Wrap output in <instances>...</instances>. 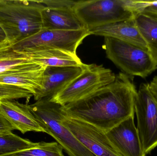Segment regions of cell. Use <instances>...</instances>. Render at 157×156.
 Returning <instances> with one entry per match:
<instances>
[{
  "label": "cell",
  "mask_w": 157,
  "mask_h": 156,
  "mask_svg": "<svg viewBox=\"0 0 157 156\" xmlns=\"http://www.w3.org/2000/svg\"><path fill=\"white\" fill-rule=\"evenodd\" d=\"M86 29L76 31H60L42 29L38 33L13 45L20 52L30 49H61L76 54L78 46L90 35Z\"/></svg>",
  "instance_id": "cell-8"
},
{
  "label": "cell",
  "mask_w": 157,
  "mask_h": 156,
  "mask_svg": "<svg viewBox=\"0 0 157 156\" xmlns=\"http://www.w3.org/2000/svg\"><path fill=\"white\" fill-rule=\"evenodd\" d=\"M135 111L138 135L146 155L157 147V100L149 83L140 85L136 97Z\"/></svg>",
  "instance_id": "cell-7"
},
{
  "label": "cell",
  "mask_w": 157,
  "mask_h": 156,
  "mask_svg": "<svg viewBox=\"0 0 157 156\" xmlns=\"http://www.w3.org/2000/svg\"><path fill=\"white\" fill-rule=\"evenodd\" d=\"M106 56L124 73L145 78L157 69L148 50L113 38L104 37Z\"/></svg>",
  "instance_id": "cell-4"
},
{
  "label": "cell",
  "mask_w": 157,
  "mask_h": 156,
  "mask_svg": "<svg viewBox=\"0 0 157 156\" xmlns=\"http://www.w3.org/2000/svg\"><path fill=\"white\" fill-rule=\"evenodd\" d=\"M134 21L157 66V18L140 13L135 16Z\"/></svg>",
  "instance_id": "cell-17"
},
{
  "label": "cell",
  "mask_w": 157,
  "mask_h": 156,
  "mask_svg": "<svg viewBox=\"0 0 157 156\" xmlns=\"http://www.w3.org/2000/svg\"><path fill=\"white\" fill-rule=\"evenodd\" d=\"M37 143L22 138L12 132L0 133V156L29 149L36 146Z\"/></svg>",
  "instance_id": "cell-18"
},
{
  "label": "cell",
  "mask_w": 157,
  "mask_h": 156,
  "mask_svg": "<svg viewBox=\"0 0 157 156\" xmlns=\"http://www.w3.org/2000/svg\"><path fill=\"white\" fill-rule=\"evenodd\" d=\"M45 5L36 0H0V26L14 45L43 29Z\"/></svg>",
  "instance_id": "cell-2"
},
{
  "label": "cell",
  "mask_w": 157,
  "mask_h": 156,
  "mask_svg": "<svg viewBox=\"0 0 157 156\" xmlns=\"http://www.w3.org/2000/svg\"><path fill=\"white\" fill-rule=\"evenodd\" d=\"M134 119L131 116L106 133L121 156H146Z\"/></svg>",
  "instance_id": "cell-11"
},
{
  "label": "cell",
  "mask_w": 157,
  "mask_h": 156,
  "mask_svg": "<svg viewBox=\"0 0 157 156\" xmlns=\"http://www.w3.org/2000/svg\"><path fill=\"white\" fill-rule=\"evenodd\" d=\"M83 65L47 67L44 73L43 89L34 97L35 100H51L81 74Z\"/></svg>",
  "instance_id": "cell-12"
},
{
  "label": "cell",
  "mask_w": 157,
  "mask_h": 156,
  "mask_svg": "<svg viewBox=\"0 0 157 156\" xmlns=\"http://www.w3.org/2000/svg\"><path fill=\"white\" fill-rule=\"evenodd\" d=\"M0 113L14 130H18L22 133L30 132L45 133L28 104L20 103L15 100H2Z\"/></svg>",
  "instance_id": "cell-13"
},
{
  "label": "cell",
  "mask_w": 157,
  "mask_h": 156,
  "mask_svg": "<svg viewBox=\"0 0 157 156\" xmlns=\"http://www.w3.org/2000/svg\"><path fill=\"white\" fill-rule=\"evenodd\" d=\"M74 6L48 7L45 6L41 13L43 29L60 31L86 29L76 16Z\"/></svg>",
  "instance_id": "cell-14"
},
{
  "label": "cell",
  "mask_w": 157,
  "mask_h": 156,
  "mask_svg": "<svg viewBox=\"0 0 157 156\" xmlns=\"http://www.w3.org/2000/svg\"><path fill=\"white\" fill-rule=\"evenodd\" d=\"M82 69L81 74L51 101L64 106L87 97L116 78L112 71L102 65L84 64Z\"/></svg>",
  "instance_id": "cell-6"
},
{
  "label": "cell",
  "mask_w": 157,
  "mask_h": 156,
  "mask_svg": "<svg viewBox=\"0 0 157 156\" xmlns=\"http://www.w3.org/2000/svg\"><path fill=\"white\" fill-rule=\"evenodd\" d=\"M63 149L57 142L37 143L36 146L3 156H64Z\"/></svg>",
  "instance_id": "cell-20"
},
{
  "label": "cell",
  "mask_w": 157,
  "mask_h": 156,
  "mask_svg": "<svg viewBox=\"0 0 157 156\" xmlns=\"http://www.w3.org/2000/svg\"><path fill=\"white\" fill-rule=\"evenodd\" d=\"M33 95L24 89L15 86L0 84V100L26 99L29 100Z\"/></svg>",
  "instance_id": "cell-21"
},
{
  "label": "cell",
  "mask_w": 157,
  "mask_h": 156,
  "mask_svg": "<svg viewBox=\"0 0 157 156\" xmlns=\"http://www.w3.org/2000/svg\"><path fill=\"white\" fill-rule=\"evenodd\" d=\"M45 133L52 136L69 156H96L89 151L62 124L63 106L50 100H41L29 105Z\"/></svg>",
  "instance_id": "cell-3"
},
{
  "label": "cell",
  "mask_w": 157,
  "mask_h": 156,
  "mask_svg": "<svg viewBox=\"0 0 157 156\" xmlns=\"http://www.w3.org/2000/svg\"><path fill=\"white\" fill-rule=\"evenodd\" d=\"M145 3L142 13L157 18V1H145Z\"/></svg>",
  "instance_id": "cell-22"
},
{
  "label": "cell",
  "mask_w": 157,
  "mask_h": 156,
  "mask_svg": "<svg viewBox=\"0 0 157 156\" xmlns=\"http://www.w3.org/2000/svg\"><path fill=\"white\" fill-rule=\"evenodd\" d=\"M6 39V37L5 33L3 30L2 28L0 26V43L4 42Z\"/></svg>",
  "instance_id": "cell-25"
},
{
  "label": "cell",
  "mask_w": 157,
  "mask_h": 156,
  "mask_svg": "<svg viewBox=\"0 0 157 156\" xmlns=\"http://www.w3.org/2000/svg\"><path fill=\"white\" fill-rule=\"evenodd\" d=\"M13 45L7 39L0 43V73L16 66L31 62L24 54L15 51Z\"/></svg>",
  "instance_id": "cell-19"
},
{
  "label": "cell",
  "mask_w": 157,
  "mask_h": 156,
  "mask_svg": "<svg viewBox=\"0 0 157 156\" xmlns=\"http://www.w3.org/2000/svg\"><path fill=\"white\" fill-rule=\"evenodd\" d=\"M62 122L79 142L94 155L121 156L105 132L87 123L66 116L64 113Z\"/></svg>",
  "instance_id": "cell-9"
},
{
  "label": "cell",
  "mask_w": 157,
  "mask_h": 156,
  "mask_svg": "<svg viewBox=\"0 0 157 156\" xmlns=\"http://www.w3.org/2000/svg\"><path fill=\"white\" fill-rule=\"evenodd\" d=\"M149 85L150 90L157 100V76L153 78Z\"/></svg>",
  "instance_id": "cell-24"
},
{
  "label": "cell",
  "mask_w": 157,
  "mask_h": 156,
  "mask_svg": "<svg viewBox=\"0 0 157 156\" xmlns=\"http://www.w3.org/2000/svg\"><path fill=\"white\" fill-rule=\"evenodd\" d=\"M46 66L37 63H25L0 73V84L15 86L37 95L43 87Z\"/></svg>",
  "instance_id": "cell-10"
},
{
  "label": "cell",
  "mask_w": 157,
  "mask_h": 156,
  "mask_svg": "<svg viewBox=\"0 0 157 156\" xmlns=\"http://www.w3.org/2000/svg\"><path fill=\"white\" fill-rule=\"evenodd\" d=\"M13 130L11 125L0 113V133L11 132Z\"/></svg>",
  "instance_id": "cell-23"
},
{
  "label": "cell",
  "mask_w": 157,
  "mask_h": 156,
  "mask_svg": "<svg viewBox=\"0 0 157 156\" xmlns=\"http://www.w3.org/2000/svg\"><path fill=\"white\" fill-rule=\"evenodd\" d=\"M132 77L120 72L109 85L63 106L64 114L107 132L129 117L134 116L137 90Z\"/></svg>",
  "instance_id": "cell-1"
},
{
  "label": "cell",
  "mask_w": 157,
  "mask_h": 156,
  "mask_svg": "<svg viewBox=\"0 0 157 156\" xmlns=\"http://www.w3.org/2000/svg\"><path fill=\"white\" fill-rule=\"evenodd\" d=\"M74 11L89 31L109 24L131 20L134 14L127 0H88L76 1Z\"/></svg>",
  "instance_id": "cell-5"
},
{
  "label": "cell",
  "mask_w": 157,
  "mask_h": 156,
  "mask_svg": "<svg viewBox=\"0 0 157 156\" xmlns=\"http://www.w3.org/2000/svg\"><path fill=\"white\" fill-rule=\"evenodd\" d=\"M89 33L90 35L113 38L147 50L146 44L136 25L134 18L100 27L90 30Z\"/></svg>",
  "instance_id": "cell-15"
},
{
  "label": "cell",
  "mask_w": 157,
  "mask_h": 156,
  "mask_svg": "<svg viewBox=\"0 0 157 156\" xmlns=\"http://www.w3.org/2000/svg\"><path fill=\"white\" fill-rule=\"evenodd\" d=\"M32 63L46 67L81 66L83 63L77 56L61 49H30L20 52Z\"/></svg>",
  "instance_id": "cell-16"
}]
</instances>
